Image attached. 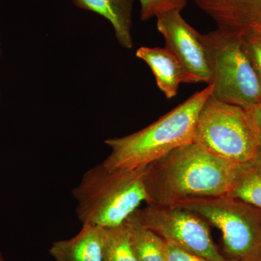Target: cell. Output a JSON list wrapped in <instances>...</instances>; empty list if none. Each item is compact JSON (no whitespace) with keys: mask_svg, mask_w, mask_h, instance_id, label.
<instances>
[{"mask_svg":"<svg viewBox=\"0 0 261 261\" xmlns=\"http://www.w3.org/2000/svg\"><path fill=\"white\" fill-rule=\"evenodd\" d=\"M0 261H5L4 257H3V255H2L1 252H0Z\"/></svg>","mask_w":261,"mask_h":261,"instance_id":"21","label":"cell"},{"mask_svg":"<svg viewBox=\"0 0 261 261\" xmlns=\"http://www.w3.org/2000/svg\"><path fill=\"white\" fill-rule=\"evenodd\" d=\"M243 35L217 29L203 37L210 57L211 95L247 109L261 102V85L244 49Z\"/></svg>","mask_w":261,"mask_h":261,"instance_id":"5","label":"cell"},{"mask_svg":"<svg viewBox=\"0 0 261 261\" xmlns=\"http://www.w3.org/2000/svg\"><path fill=\"white\" fill-rule=\"evenodd\" d=\"M145 171L110 170L102 163L89 169L72 192L82 224L110 228L124 224L147 200Z\"/></svg>","mask_w":261,"mask_h":261,"instance_id":"3","label":"cell"},{"mask_svg":"<svg viewBox=\"0 0 261 261\" xmlns=\"http://www.w3.org/2000/svg\"><path fill=\"white\" fill-rule=\"evenodd\" d=\"M243 44L261 85V38L250 31L243 34Z\"/></svg>","mask_w":261,"mask_h":261,"instance_id":"17","label":"cell"},{"mask_svg":"<svg viewBox=\"0 0 261 261\" xmlns=\"http://www.w3.org/2000/svg\"><path fill=\"white\" fill-rule=\"evenodd\" d=\"M212 90L208 84L148 126L105 141L111 152L102 164L110 170L141 169L179 146L193 142L199 113Z\"/></svg>","mask_w":261,"mask_h":261,"instance_id":"2","label":"cell"},{"mask_svg":"<svg viewBox=\"0 0 261 261\" xmlns=\"http://www.w3.org/2000/svg\"><path fill=\"white\" fill-rule=\"evenodd\" d=\"M135 0H73L75 6L100 15L112 25L120 45L132 49V14Z\"/></svg>","mask_w":261,"mask_h":261,"instance_id":"12","label":"cell"},{"mask_svg":"<svg viewBox=\"0 0 261 261\" xmlns=\"http://www.w3.org/2000/svg\"><path fill=\"white\" fill-rule=\"evenodd\" d=\"M138 261H166L164 240L141 224L135 214L126 222Z\"/></svg>","mask_w":261,"mask_h":261,"instance_id":"13","label":"cell"},{"mask_svg":"<svg viewBox=\"0 0 261 261\" xmlns=\"http://www.w3.org/2000/svg\"><path fill=\"white\" fill-rule=\"evenodd\" d=\"M220 30L244 34L261 25V0H192Z\"/></svg>","mask_w":261,"mask_h":261,"instance_id":"9","label":"cell"},{"mask_svg":"<svg viewBox=\"0 0 261 261\" xmlns=\"http://www.w3.org/2000/svg\"><path fill=\"white\" fill-rule=\"evenodd\" d=\"M166 261H208L204 257L178 246L172 242L164 240Z\"/></svg>","mask_w":261,"mask_h":261,"instance_id":"18","label":"cell"},{"mask_svg":"<svg viewBox=\"0 0 261 261\" xmlns=\"http://www.w3.org/2000/svg\"><path fill=\"white\" fill-rule=\"evenodd\" d=\"M157 29L166 42V48L181 63L186 83L210 84V57L203 35L187 23L181 11L172 10L158 15Z\"/></svg>","mask_w":261,"mask_h":261,"instance_id":"8","label":"cell"},{"mask_svg":"<svg viewBox=\"0 0 261 261\" xmlns=\"http://www.w3.org/2000/svg\"><path fill=\"white\" fill-rule=\"evenodd\" d=\"M193 142L235 163L258 156L260 136L245 108L209 96L201 108Z\"/></svg>","mask_w":261,"mask_h":261,"instance_id":"4","label":"cell"},{"mask_svg":"<svg viewBox=\"0 0 261 261\" xmlns=\"http://www.w3.org/2000/svg\"><path fill=\"white\" fill-rule=\"evenodd\" d=\"M136 56L148 65L165 96L168 99L176 97L180 84L186 83V75L174 55L166 47H142Z\"/></svg>","mask_w":261,"mask_h":261,"instance_id":"11","label":"cell"},{"mask_svg":"<svg viewBox=\"0 0 261 261\" xmlns=\"http://www.w3.org/2000/svg\"><path fill=\"white\" fill-rule=\"evenodd\" d=\"M251 31L252 32L255 33V34H256L257 35H258L259 37L261 38V25H257V27L252 29Z\"/></svg>","mask_w":261,"mask_h":261,"instance_id":"20","label":"cell"},{"mask_svg":"<svg viewBox=\"0 0 261 261\" xmlns=\"http://www.w3.org/2000/svg\"><path fill=\"white\" fill-rule=\"evenodd\" d=\"M245 110L250 115L252 121H253L254 124L261 136V102Z\"/></svg>","mask_w":261,"mask_h":261,"instance_id":"19","label":"cell"},{"mask_svg":"<svg viewBox=\"0 0 261 261\" xmlns=\"http://www.w3.org/2000/svg\"><path fill=\"white\" fill-rule=\"evenodd\" d=\"M140 3L141 20L146 21L166 12H181L186 7L187 0H140Z\"/></svg>","mask_w":261,"mask_h":261,"instance_id":"16","label":"cell"},{"mask_svg":"<svg viewBox=\"0 0 261 261\" xmlns=\"http://www.w3.org/2000/svg\"><path fill=\"white\" fill-rule=\"evenodd\" d=\"M238 165L194 142L179 146L146 167V203L174 205L188 199L228 195Z\"/></svg>","mask_w":261,"mask_h":261,"instance_id":"1","label":"cell"},{"mask_svg":"<svg viewBox=\"0 0 261 261\" xmlns=\"http://www.w3.org/2000/svg\"><path fill=\"white\" fill-rule=\"evenodd\" d=\"M227 261H237V260H229V259H227Z\"/></svg>","mask_w":261,"mask_h":261,"instance_id":"23","label":"cell"},{"mask_svg":"<svg viewBox=\"0 0 261 261\" xmlns=\"http://www.w3.org/2000/svg\"><path fill=\"white\" fill-rule=\"evenodd\" d=\"M228 196L236 197L261 209V158L238 163Z\"/></svg>","mask_w":261,"mask_h":261,"instance_id":"14","label":"cell"},{"mask_svg":"<svg viewBox=\"0 0 261 261\" xmlns=\"http://www.w3.org/2000/svg\"><path fill=\"white\" fill-rule=\"evenodd\" d=\"M135 215L163 240L208 261H227L215 245L207 221L195 213L177 205H147Z\"/></svg>","mask_w":261,"mask_h":261,"instance_id":"7","label":"cell"},{"mask_svg":"<svg viewBox=\"0 0 261 261\" xmlns=\"http://www.w3.org/2000/svg\"><path fill=\"white\" fill-rule=\"evenodd\" d=\"M258 157L261 158V136H260V150H259Z\"/></svg>","mask_w":261,"mask_h":261,"instance_id":"22","label":"cell"},{"mask_svg":"<svg viewBox=\"0 0 261 261\" xmlns=\"http://www.w3.org/2000/svg\"><path fill=\"white\" fill-rule=\"evenodd\" d=\"M105 229L82 224L73 238L55 242L49 254L56 261H104Z\"/></svg>","mask_w":261,"mask_h":261,"instance_id":"10","label":"cell"},{"mask_svg":"<svg viewBox=\"0 0 261 261\" xmlns=\"http://www.w3.org/2000/svg\"><path fill=\"white\" fill-rule=\"evenodd\" d=\"M104 229V261H138L125 224Z\"/></svg>","mask_w":261,"mask_h":261,"instance_id":"15","label":"cell"},{"mask_svg":"<svg viewBox=\"0 0 261 261\" xmlns=\"http://www.w3.org/2000/svg\"><path fill=\"white\" fill-rule=\"evenodd\" d=\"M195 213L222 233L229 260L261 261V209L224 195L181 201L176 205Z\"/></svg>","mask_w":261,"mask_h":261,"instance_id":"6","label":"cell"}]
</instances>
